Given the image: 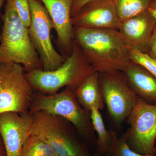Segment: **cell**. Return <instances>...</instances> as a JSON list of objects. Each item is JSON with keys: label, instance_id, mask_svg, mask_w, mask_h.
<instances>
[{"label": "cell", "instance_id": "30", "mask_svg": "<svg viewBox=\"0 0 156 156\" xmlns=\"http://www.w3.org/2000/svg\"><path fill=\"white\" fill-rule=\"evenodd\" d=\"M144 156H156L155 155H152Z\"/></svg>", "mask_w": 156, "mask_h": 156}, {"label": "cell", "instance_id": "20", "mask_svg": "<svg viewBox=\"0 0 156 156\" xmlns=\"http://www.w3.org/2000/svg\"><path fill=\"white\" fill-rule=\"evenodd\" d=\"M130 55L131 61L151 73L156 78V60L147 53L131 48Z\"/></svg>", "mask_w": 156, "mask_h": 156}, {"label": "cell", "instance_id": "10", "mask_svg": "<svg viewBox=\"0 0 156 156\" xmlns=\"http://www.w3.org/2000/svg\"><path fill=\"white\" fill-rule=\"evenodd\" d=\"M33 117L29 111L7 112L0 114V135L7 156H18L31 133Z\"/></svg>", "mask_w": 156, "mask_h": 156}, {"label": "cell", "instance_id": "25", "mask_svg": "<svg viewBox=\"0 0 156 156\" xmlns=\"http://www.w3.org/2000/svg\"><path fill=\"white\" fill-rule=\"evenodd\" d=\"M148 12H149L150 14H151V16L153 17L154 19L155 20L156 22V9H152V8H149V7L147 9Z\"/></svg>", "mask_w": 156, "mask_h": 156}, {"label": "cell", "instance_id": "9", "mask_svg": "<svg viewBox=\"0 0 156 156\" xmlns=\"http://www.w3.org/2000/svg\"><path fill=\"white\" fill-rule=\"evenodd\" d=\"M99 74L101 91L109 115L116 126H121L139 97L129 86L124 72Z\"/></svg>", "mask_w": 156, "mask_h": 156}, {"label": "cell", "instance_id": "7", "mask_svg": "<svg viewBox=\"0 0 156 156\" xmlns=\"http://www.w3.org/2000/svg\"><path fill=\"white\" fill-rule=\"evenodd\" d=\"M127 143L132 150L143 156L155 154L156 105L138 98L126 120Z\"/></svg>", "mask_w": 156, "mask_h": 156}, {"label": "cell", "instance_id": "6", "mask_svg": "<svg viewBox=\"0 0 156 156\" xmlns=\"http://www.w3.org/2000/svg\"><path fill=\"white\" fill-rule=\"evenodd\" d=\"M25 73L21 65L0 62V114L29 110L36 93Z\"/></svg>", "mask_w": 156, "mask_h": 156}, {"label": "cell", "instance_id": "1", "mask_svg": "<svg viewBox=\"0 0 156 156\" xmlns=\"http://www.w3.org/2000/svg\"><path fill=\"white\" fill-rule=\"evenodd\" d=\"M74 41L99 73L124 72L132 63L131 47L118 30L74 27Z\"/></svg>", "mask_w": 156, "mask_h": 156}, {"label": "cell", "instance_id": "14", "mask_svg": "<svg viewBox=\"0 0 156 156\" xmlns=\"http://www.w3.org/2000/svg\"><path fill=\"white\" fill-rule=\"evenodd\" d=\"M131 89L140 98L156 105V78L142 66L132 62L125 72Z\"/></svg>", "mask_w": 156, "mask_h": 156}, {"label": "cell", "instance_id": "4", "mask_svg": "<svg viewBox=\"0 0 156 156\" xmlns=\"http://www.w3.org/2000/svg\"><path fill=\"white\" fill-rule=\"evenodd\" d=\"M95 72L80 47L73 40L71 54L58 68L52 71L35 69L25 73L35 91L53 94L64 87L75 89Z\"/></svg>", "mask_w": 156, "mask_h": 156}, {"label": "cell", "instance_id": "19", "mask_svg": "<svg viewBox=\"0 0 156 156\" xmlns=\"http://www.w3.org/2000/svg\"><path fill=\"white\" fill-rule=\"evenodd\" d=\"M112 139L106 156H144L136 153L131 149L127 143L126 132L118 136L115 131L112 130Z\"/></svg>", "mask_w": 156, "mask_h": 156}, {"label": "cell", "instance_id": "16", "mask_svg": "<svg viewBox=\"0 0 156 156\" xmlns=\"http://www.w3.org/2000/svg\"><path fill=\"white\" fill-rule=\"evenodd\" d=\"M100 111L96 108L91 110L92 126L97 134L95 152L101 156H106L111 144L112 133V130L106 129Z\"/></svg>", "mask_w": 156, "mask_h": 156}, {"label": "cell", "instance_id": "21", "mask_svg": "<svg viewBox=\"0 0 156 156\" xmlns=\"http://www.w3.org/2000/svg\"><path fill=\"white\" fill-rule=\"evenodd\" d=\"M14 6L20 18L27 28L30 27L31 14L29 0H14Z\"/></svg>", "mask_w": 156, "mask_h": 156}, {"label": "cell", "instance_id": "11", "mask_svg": "<svg viewBox=\"0 0 156 156\" xmlns=\"http://www.w3.org/2000/svg\"><path fill=\"white\" fill-rule=\"evenodd\" d=\"M73 27L119 30L120 21L113 0H92L72 17Z\"/></svg>", "mask_w": 156, "mask_h": 156}, {"label": "cell", "instance_id": "5", "mask_svg": "<svg viewBox=\"0 0 156 156\" xmlns=\"http://www.w3.org/2000/svg\"><path fill=\"white\" fill-rule=\"evenodd\" d=\"M32 115L31 133L45 140L56 156H93L69 121L43 112Z\"/></svg>", "mask_w": 156, "mask_h": 156}, {"label": "cell", "instance_id": "26", "mask_svg": "<svg viewBox=\"0 0 156 156\" xmlns=\"http://www.w3.org/2000/svg\"><path fill=\"white\" fill-rule=\"evenodd\" d=\"M149 8L156 9V0H152L149 6Z\"/></svg>", "mask_w": 156, "mask_h": 156}, {"label": "cell", "instance_id": "27", "mask_svg": "<svg viewBox=\"0 0 156 156\" xmlns=\"http://www.w3.org/2000/svg\"><path fill=\"white\" fill-rule=\"evenodd\" d=\"M5 0H0V9L2 8V6L3 5V4L5 2Z\"/></svg>", "mask_w": 156, "mask_h": 156}, {"label": "cell", "instance_id": "3", "mask_svg": "<svg viewBox=\"0 0 156 156\" xmlns=\"http://www.w3.org/2000/svg\"><path fill=\"white\" fill-rule=\"evenodd\" d=\"M39 112L58 116L69 121L87 146L90 150H95L96 136L91 111L79 103L75 89L66 87L63 91L55 94L36 93L29 112L33 115Z\"/></svg>", "mask_w": 156, "mask_h": 156}, {"label": "cell", "instance_id": "15", "mask_svg": "<svg viewBox=\"0 0 156 156\" xmlns=\"http://www.w3.org/2000/svg\"><path fill=\"white\" fill-rule=\"evenodd\" d=\"M99 77V73L94 72L75 90L79 103L84 108L90 111L93 108L100 111L104 108Z\"/></svg>", "mask_w": 156, "mask_h": 156}, {"label": "cell", "instance_id": "2", "mask_svg": "<svg viewBox=\"0 0 156 156\" xmlns=\"http://www.w3.org/2000/svg\"><path fill=\"white\" fill-rule=\"evenodd\" d=\"M2 18L0 62L21 65L26 73L43 69L41 61L31 41L29 28L20 18L14 0L5 1V12Z\"/></svg>", "mask_w": 156, "mask_h": 156}, {"label": "cell", "instance_id": "23", "mask_svg": "<svg viewBox=\"0 0 156 156\" xmlns=\"http://www.w3.org/2000/svg\"><path fill=\"white\" fill-rule=\"evenodd\" d=\"M147 53L156 60V27L151 38Z\"/></svg>", "mask_w": 156, "mask_h": 156}, {"label": "cell", "instance_id": "12", "mask_svg": "<svg viewBox=\"0 0 156 156\" xmlns=\"http://www.w3.org/2000/svg\"><path fill=\"white\" fill-rule=\"evenodd\" d=\"M48 11L57 34L56 40L62 55L71 54L74 38L71 9L73 0H40Z\"/></svg>", "mask_w": 156, "mask_h": 156}, {"label": "cell", "instance_id": "22", "mask_svg": "<svg viewBox=\"0 0 156 156\" xmlns=\"http://www.w3.org/2000/svg\"><path fill=\"white\" fill-rule=\"evenodd\" d=\"M92 0H73L71 9L72 17L75 16L86 4Z\"/></svg>", "mask_w": 156, "mask_h": 156}, {"label": "cell", "instance_id": "24", "mask_svg": "<svg viewBox=\"0 0 156 156\" xmlns=\"http://www.w3.org/2000/svg\"><path fill=\"white\" fill-rule=\"evenodd\" d=\"M0 156H7L4 143L0 135Z\"/></svg>", "mask_w": 156, "mask_h": 156}, {"label": "cell", "instance_id": "8", "mask_svg": "<svg viewBox=\"0 0 156 156\" xmlns=\"http://www.w3.org/2000/svg\"><path fill=\"white\" fill-rule=\"evenodd\" d=\"M31 22L29 35L43 65V70L52 71L58 68L66 57L59 54L53 47L51 39L53 23L47 9L39 0H29Z\"/></svg>", "mask_w": 156, "mask_h": 156}, {"label": "cell", "instance_id": "18", "mask_svg": "<svg viewBox=\"0 0 156 156\" xmlns=\"http://www.w3.org/2000/svg\"><path fill=\"white\" fill-rule=\"evenodd\" d=\"M18 156H56L43 138L31 133L26 140Z\"/></svg>", "mask_w": 156, "mask_h": 156}, {"label": "cell", "instance_id": "13", "mask_svg": "<svg viewBox=\"0 0 156 156\" xmlns=\"http://www.w3.org/2000/svg\"><path fill=\"white\" fill-rule=\"evenodd\" d=\"M156 27L147 10L121 22L119 30L131 48L147 53Z\"/></svg>", "mask_w": 156, "mask_h": 156}, {"label": "cell", "instance_id": "17", "mask_svg": "<svg viewBox=\"0 0 156 156\" xmlns=\"http://www.w3.org/2000/svg\"><path fill=\"white\" fill-rule=\"evenodd\" d=\"M152 0H113L121 22L147 11Z\"/></svg>", "mask_w": 156, "mask_h": 156}, {"label": "cell", "instance_id": "28", "mask_svg": "<svg viewBox=\"0 0 156 156\" xmlns=\"http://www.w3.org/2000/svg\"><path fill=\"white\" fill-rule=\"evenodd\" d=\"M93 156H101L99 155L98 154L96 153H95V152H94V154H93Z\"/></svg>", "mask_w": 156, "mask_h": 156}, {"label": "cell", "instance_id": "29", "mask_svg": "<svg viewBox=\"0 0 156 156\" xmlns=\"http://www.w3.org/2000/svg\"><path fill=\"white\" fill-rule=\"evenodd\" d=\"M154 151H155V152L156 153V140L155 142V144Z\"/></svg>", "mask_w": 156, "mask_h": 156}]
</instances>
